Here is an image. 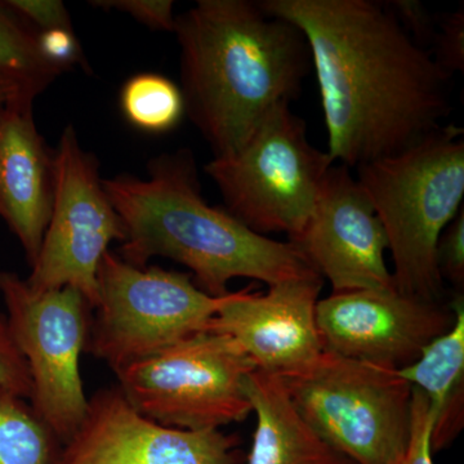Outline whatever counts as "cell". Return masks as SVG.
<instances>
[{"label":"cell","mask_w":464,"mask_h":464,"mask_svg":"<svg viewBox=\"0 0 464 464\" xmlns=\"http://www.w3.org/2000/svg\"><path fill=\"white\" fill-rule=\"evenodd\" d=\"M0 386L23 398L32 395V378L24 356L12 337L5 315L0 314Z\"/></svg>","instance_id":"603a6c76"},{"label":"cell","mask_w":464,"mask_h":464,"mask_svg":"<svg viewBox=\"0 0 464 464\" xmlns=\"http://www.w3.org/2000/svg\"><path fill=\"white\" fill-rule=\"evenodd\" d=\"M54 201V152L33 110L0 109V217L16 235L30 266L41 250Z\"/></svg>","instance_id":"9a60e30c"},{"label":"cell","mask_w":464,"mask_h":464,"mask_svg":"<svg viewBox=\"0 0 464 464\" xmlns=\"http://www.w3.org/2000/svg\"><path fill=\"white\" fill-rule=\"evenodd\" d=\"M99 302L88 350L116 372L207 331L224 297H212L191 275L139 267L106 252L97 271Z\"/></svg>","instance_id":"52a82bcc"},{"label":"cell","mask_w":464,"mask_h":464,"mask_svg":"<svg viewBox=\"0 0 464 464\" xmlns=\"http://www.w3.org/2000/svg\"><path fill=\"white\" fill-rule=\"evenodd\" d=\"M386 3L402 29L418 45L429 51L438 32V21L430 14L429 8L420 0H390Z\"/></svg>","instance_id":"484cf974"},{"label":"cell","mask_w":464,"mask_h":464,"mask_svg":"<svg viewBox=\"0 0 464 464\" xmlns=\"http://www.w3.org/2000/svg\"><path fill=\"white\" fill-rule=\"evenodd\" d=\"M435 414L422 391L411 390V420L406 447L395 464H433L431 438Z\"/></svg>","instance_id":"44dd1931"},{"label":"cell","mask_w":464,"mask_h":464,"mask_svg":"<svg viewBox=\"0 0 464 464\" xmlns=\"http://www.w3.org/2000/svg\"><path fill=\"white\" fill-rule=\"evenodd\" d=\"M453 322V311L439 302L395 288L333 293L316 304L324 351L395 371L414 362Z\"/></svg>","instance_id":"8fae6325"},{"label":"cell","mask_w":464,"mask_h":464,"mask_svg":"<svg viewBox=\"0 0 464 464\" xmlns=\"http://www.w3.org/2000/svg\"><path fill=\"white\" fill-rule=\"evenodd\" d=\"M148 170V179H102L123 224L124 261L145 267L154 257L172 259L190 268L195 284L212 297L230 293L227 284L237 277L270 286L317 274L295 244L259 235L227 210L210 207L190 149L151 159Z\"/></svg>","instance_id":"3957f363"},{"label":"cell","mask_w":464,"mask_h":464,"mask_svg":"<svg viewBox=\"0 0 464 464\" xmlns=\"http://www.w3.org/2000/svg\"><path fill=\"white\" fill-rule=\"evenodd\" d=\"M256 366L228 335L192 334L114 372L140 413L174 429L219 430L252 413L246 377Z\"/></svg>","instance_id":"ba28073f"},{"label":"cell","mask_w":464,"mask_h":464,"mask_svg":"<svg viewBox=\"0 0 464 464\" xmlns=\"http://www.w3.org/2000/svg\"><path fill=\"white\" fill-rule=\"evenodd\" d=\"M237 439L219 430L174 429L140 413L121 389L88 399L81 426L56 464H237Z\"/></svg>","instance_id":"7c38bea8"},{"label":"cell","mask_w":464,"mask_h":464,"mask_svg":"<svg viewBox=\"0 0 464 464\" xmlns=\"http://www.w3.org/2000/svg\"><path fill=\"white\" fill-rule=\"evenodd\" d=\"M246 392L257 417L248 464H353L311 429L279 377L253 371Z\"/></svg>","instance_id":"2e32d148"},{"label":"cell","mask_w":464,"mask_h":464,"mask_svg":"<svg viewBox=\"0 0 464 464\" xmlns=\"http://www.w3.org/2000/svg\"><path fill=\"white\" fill-rule=\"evenodd\" d=\"M438 266L442 280H450L454 285L464 284V209L442 231L438 243Z\"/></svg>","instance_id":"d4e9b609"},{"label":"cell","mask_w":464,"mask_h":464,"mask_svg":"<svg viewBox=\"0 0 464 464\" xmlns=\"http://www.w3.org/2000/svg\"><path fill=\"white\" fill-rule=\"evenodd\" d=\"M38 34L7 2H0V90L5 106L33 110L36 97L65 72L43 56Z\"/></svg>","instance_id":"ac0fdd59"},{"label":"cell","mask_w":464,"mask_h":464,"mask_svg":"<svg viewBox=\"0 0 464 464\" xmlns=\"http://www.w3.org/2000/svg\"><path fill=\"white\" fill-rule=\"evenodd\" d=\"M355 169L386 231L393 286L409 297L439 302L444 282L439 239L463 208V128L442 125L413 148Z\"/></svg>","instance_id":"277c9868"},{"label":"cell","mask_w":464,"mask_h":464,"mask_svg":"<svg viewBox=\"0 0 464 464\" xmlns=\"http://www.w3.org/2000/svg\"><path fill=\"white\" fill-rule=\"evenodd\" d=\"M61 445L25 398L0 386V464H56Z\"/></svg>","instance_id":"d6986e66"},{"label":"cell","mask_w":464,"mask_h":464,"mask_svg":"<svg viewBox=\"0 0 464 464\" xmlns=\"http://www.w3.org/2000/svg\"><path fill=\"white\" fill-rule=\"evenodd\" d=\"M123 224L72 124L54 151V201L50 224L26 282L34 289L78 290L91 308L99 302L97 271L112 241L123 243Z\"/></svg>","instance_id":"30bf717a"},{"label":"cell","mask_w":464,"mask_h":464,"mask_svg":"<svg viewBox=\"0 0 464 464\" xmlns=\"http://www.w3.org/2000/svg\"><path fill=\"white\" fill-rule=\"evenodd\" d=\"M121 105L130 124L150 133L173 130L185 114L181 90L166 76L150 72L124 84Z\"/></svg>","instance_id":"ffe728a7"},{"label":"cell","mask_w":464,"mask_h":464,"mask_svg":"<svg viewBox=\"0 0 464 464\" xmlns=\"http://www.w3.org/2000/svg\"><path fill=\"white\" fill-rule=\"evenodd\" d=\"M311 429L353 464H395L409 435L411 384L395 369L334 355L280 378Z\"/></svg>","instance_id":"8992f818"},{"label":"cell","mask_w":464,"mask_h":464,"mask_svg":"<svg viewBox=\"0 0 464 464\" xmlns=\"http://www.w3.org/2000/svg\"><path fill=\"white\" fill-rule=\"evenodd\" d=\"M333 164L328 152L308 141L306 121L282 103L239 151L213 159L204 172L237 221L265 237L285 232L292 241L313 215Z\"/></svg>","instance_id":"5b68a950"},{"label":"cell","mask_w":464,"mask_h":464,"mask_svg":"<svg viewBox=\"0 0 464 464\" xmlns=\"http://www.w3.org/2000/svg\"><path fill=\"white\" fill-rule=\"evenodd\" d=\"M39 48L43 56L63 72L81 65L87 69V63L74 30L54 29L38 34Z\"/></svg>","instance_id":"83f0119b"},{"label":"cell","mask_w":464,"mask_h":464,"mask_svg":"<svg viewBox=\"0 0 464 464\" xmlns=\"http://www.w3.org/2000/svg\"><path fill=\"white\" fill-rule=\"evenodd\" d=\"M5 105V93H3V91L0 90V109L3 108V106Z\"/></svg>","instance_id":"f1b7e54d"},{"label":"cell","mask_w":464,"mask_h":464,"mask_svg":"<svg viewBox=\"0 0 464 464\" xmlns=\"http://www.w3.org/2000/svg\"><path fill=\"white\" fill-rule=\"evenodd\" d=\"M454 322L444 334L423 348L411 365L399 369L402 380L420 390L435 414L431 447L447 448L464 423V302L457 295L451 304Z\"/></svg>","instance_id":"e0dca14e"},{"label":"cell","mask_w":464,"mask_h":464,"mask_svg":"<svg viewBox=\"0 0 464 464\" xmlns=\"http://www.w3.org/2000/svg\"><path fill=\"white\" fill-rule=\"evenodd\" d=\"M322 288L323 277L311 274L274 284L265 295L230 292L207 331L231 337L256 371L279 378L301 373L324 353L316 325Z\"/></svg>","instance_id":"5bb4252c"},{"label":"cell","mask_w":464,"mask_h":464,"mask_svg":"<svg viewBox=\"0 0 464 464\" xmlns=\"http://www.w3.org/2000/svg\"><path fill=\"white\" fill-rule=\"evenodd\" d=\"M36 32L72 29L66 5L60 0H5Z\"/></svg>","instance_id":"4316f807"},{"label":"cell","mask_w":464,"mask_h":464,"mask_svg":"<svg viewBox=\"0 0 464 464\" xmlns=\"http://www.w3.org/2000/svg\"><path fill=\"white\" fill-rule=\"evenodd\" d=\"M306 38L332 160L356 168L431 136L451 112V76L380 0H261Z\"/></svg>","instance_id":"6da1fadb"},{"label":"cell","mask_w":464,"mask_h":464,"mask_svg":"<svg viewBox=\"0 0 464 464\" xmlns=\"http://www.w3.org/2000/svg\"><path fill=\"white\" fill-rule=\"evenodd\" d=\"M173 33L185 112L215 159L239 151L271 110L297 99L313 66L301 30L255 0H198Z\"/></svg>","instance_id":"7a4b0ae2"},{"label":"cell","mask_w":464,"mask_h":464,"mask_svg":"<svg viewBox=\"0 0 464 464\" xmlns=\"http://www.w3.org/2000/svg\"><path fill=\"white\" fill-rule=\"evenodd\" d=\"M295 244L333 293L392 289L384 253L389 240L356 177L333 164L319 199Z\"/></svg>","instance_id":"4fadbf2b"},{"label":"cell","mask_w":464,"mask_h":464,"mask_svg":"<svg viewBox=\"0 0 464 464\" xmlns=\"http://www.w3.org/2000/svg\"><path fill=\"white\" fill-rule=\"evenodd\" d=\"M91 5L97 8L123 12L158 32L173 33L176 25L172 0H94Z\"/></svg>","instance_id":"cb8c5ba5"},{"label":"cell","mask_w":464,"mask_h":464,"mask_svg":"<svg viewBox=\"0 0 464 464\" xmlns=\"http://www.w3.org/2000/svg\"><path fill=\"white\" fill-rule=\"evenodd\" d=\"M430 53L438 65L453 78L464 70V9L440 18Z\"/></svg>","instance_id":"7402d4cb"},{"label":"cell","mask_w":464,"mask_h":464,"mask_svg":"<svg viewBox=\"0 0 464 464\" xmlns=\"http://www.w3.org/2000/svg\"><path fill=\"white\" fill-rule=\"evenodd\" d=\"M9 331L32 378V404L61 444L74 435L88 408L81 356L90 338L91 306L72 288L38 290L0 271Z\"/></svg>","instance_id":"9c48e42d"}]
</instances>
